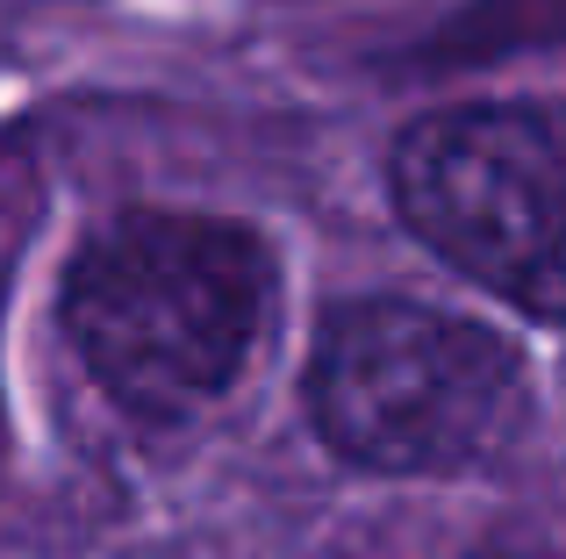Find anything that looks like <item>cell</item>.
<instances>
[{
  "label": "cell",
  "instance_id": "6da1fadb",
  "mask_svg": "<svg viewBox=\"0 0 566 559\" xmlns=\"http://www.w3.org/2000/svg\"><path fill=\"white\" fill-rule=\"evenodd\" d=\"M280 302L273 244L237 215L123 209L57 280L72 359L129 416H201L259 366Z\"/></svg>",
  "mask_w": 566,
  "mask_h": 559
},
{
  "label": "cell",
  "instance_id": "7a4b0ae2",
  "mask_svg": "<svg viewBox=\"0 0 566 559\" xmlns=\"http://www.w3.org/2000/svg\"><path fill=\"white\" fill-rule=\"evenodd\" d=\"M308 423L366 474H467L531 416L524 351L502 330L409 294H359L316 323Z\"/></svg>",
  "mask_w": 566,
  "mask_h": 559
},
{
  "label": "cell",
  "instance_id": "3957f363",
  "mask_svg": "<svg viewBox=\"0 0 566 559\" xmlns=\"http://www.w3.org/2000/svg\"><path fill=\"white\" fill-rule=\"evenodd\" d=\"M387 194L423 252L481 294L566 323V101H467L409 123Z\"/></svg>",
  "mask_w": 566,
  "mask_h": 559
},
{
  "label": "cell",
  "instance_id": "277c9868",
  "mask_svg": "<svg viewBox=\"0 0 566 559\" xmlns=\"http://www.w3.org/2000/svg\"><path fill=\"white\" fill-rule=\"evenodd\" d=\"M524 43H566V0H473L438 36L423 43V65H467V57H502Z\"/></svg>",
  "mask_w": 566,
  "mask_h": 559
},
{
  "label": "cell",
  "instance_id": "5b68a950",
  "mask_svg": "<svg viewBox=\"0 0 566 559\" xmlns=\"http://www.w3.org/2000/svg\"><path fill=\"white\" fill-rule=\"evenodd\" d=\"M459 559H559V552L538 546V538H510V531H502V538H481V546H467Z\"/></svg>",
  "mask_w": 566,
  "mask_h": 559
}]
</instances>
